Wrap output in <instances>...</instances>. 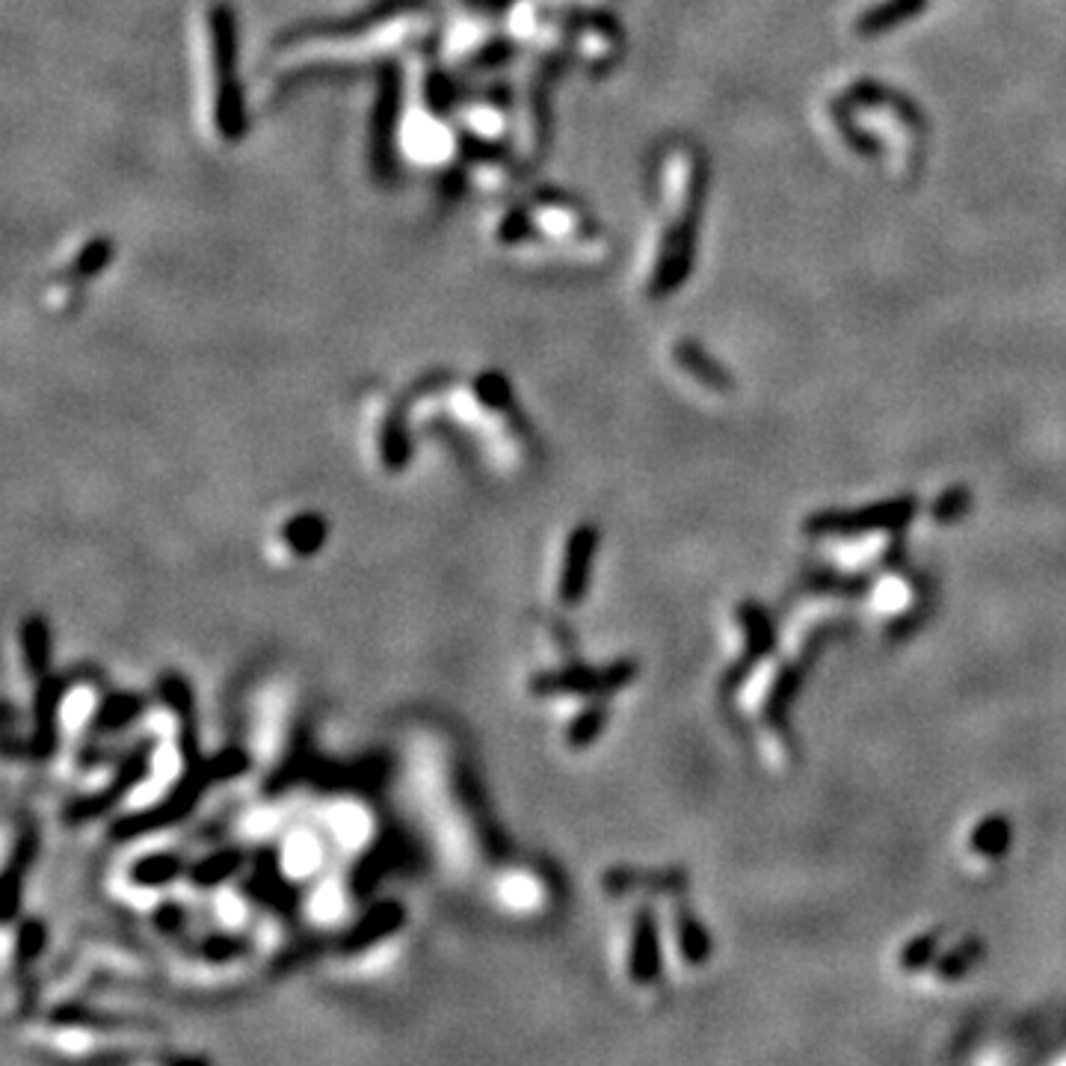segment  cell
Returning <instances> with one entry per match:
<instances>
[{"mask_svg":"<svg viewBox=\"0 0 1066 1066\" xmlns=\"http://www.w3.org/2000/svg\"><path fill=\"white\" fill-rule=\"evenodd\" d=\"M202 42H205V78L199 90L205 92V116L211 119V136L214 140H232L240 131V119H235V99L226 86L232 81V42H228V19L219 7H211L202 19Z\"/></svg>","mask_w":1066,"mask_h":1066,"instance_id":"obj_1","label":"cell"},{"mask_svg":"<svg viewBox=\"0 0 1066 1066\" xmlns=\"http://www.w3.org/2000/svg\"><path fill=\"white\" fill-rule=\"evenodd\" d=\"M211 782H214V779H211L208 773V765L196 761V765H191V770H187V777L175 786V791H172L157 809L122 818V821L113 827V839H131V836H143V832L161 830L166 823L182 821L184 814L193 812V806H196V800H199L202 791H205Z\"/></svg>","mask_w":1066,"mask_h":1066,"instance_id":"obj_2","label":"cell"},{"mask_svg":"<svg viewBox=\"0 0 1066 1066\" xmlns=\"http://www.w3.org/2000/svg\"><path fill=\"white\" fill-rule=\"evenodd\" d=\"M637 673L632 660H619L605 669H590V667H570L557 669V673H536L531 678V694L536 696H590V694H607V690H619L628 685Z\"/></svg>","mask_w":1066,"mask_h":1066,"instance_id":"obj_3","label":"cell"},{"mask_svg":"<svg viewBox=\"0 0 1066 1066\" xmlns=\"http://www.w3.org/2000/svg\"><path fill=\"white\" fill-rule=\"evenodd\" d=\"M152 747H154L152 741L143 744V747H136V750L122 761V768H119L116 777L110 779V786L101 788L99 795L81 797V800L69 803L63 821L65 823L92 821L95 814L107 812L110 806H116V800H122L131 788H136L145 777H148V770H152Z\"/></svg>","mask_w":1066,"mask_h":1066,"instance_id":"obj_4","label":"cell"},{"mask_svg":"<svg viewBox=\"0 0 1066 1066\" xmlns=\"http://www.w3.org/2000/svg\"><path fill=\"white\" fill-rule=\"evenodd\" d=\"M596 549L598 531L593 524H581V527H575V531L570 533L561 570L563 605H578L581 598L587 596L590 570H593V561H596Z\"/></svg>","mask_w":1066,"mask_h":1066,"instance_id":"obj_5","label":"cell"},{"mask_svg":"<svg viewBox=\"0 0 1066 1066\" xmlns=\"http://www.w3.org/2000/svg\"><path fill=\"white\" fill-rule=\"evenodd\" d=\"M407 919V910L398 901H377L362 913V919L352 924L350 933L341 940L344 954H356V951H368L377 942L389 940L391 933L400 931V924Z\"/></svg>","mask_w":1066,"mask_h":1066,"instance_id":"obj_6","label":"cell"},{"mask_svg":"<svg viewBox=\"0 0 1066 1066\" xmlns=\"http://www.w3.org/2000/svg\"><path fill=\"white\" fill-rule=\"evenodd\" d=\"M60 703H63V681L42 678L33 703V738L30 752L37 759H51L57 750V724H60Z\"/></svg>","mask_w":1066,"mask_h":1066,"instance_id":"obj_7","label":"cell"},{"mask_svg":"<svg viewBox=\"0 0 1066 1066\" xmlns=\"http://www.w3.org/2000/svg\"><path fill=\"white\" fill-rule=\"evenodd\" d=\"M628 972L637 984H652L660 972V949H658V927L649 910H643L634 919L632 933V954H628Z\"/></svg>","mask_w":1066,"mask_h":1066,"instance_id":"obj_8","label":"cell"},{"mask_svg":"<svg viewBox=\"0 0 1066 1066\" xmlns=\"http://www.w3.org/2000/svg\"><path fill=\"white\" fill-rule=\"evenodd\" d=\"M910 513H913V504H885L859 515H827V519H818L809 527L812 531H868V527L901 524Z\"/></svg>","mask_w":1066,"mask_h":1066,"instance_id":"obj_9","label":"cell"},{"mask_svg":"<svg viewBox=\"0 0 1066 1066\" xmlns=\"http://www.w3.org/2000/svg\"><path fill=\"white\" fill-rule=\"evenodd\" d=\"M326 533L329 531H326L324 515L299 513L285 524L281 536H285V543H288V549L297 554V557H311V554H317L320 549H324Z\"/></svg>","mask_w":1066,"mask_h":1066,"instance_id":"obj_10","label":"cell"},{"mask_svg":"<svg viewBox=\"0 0 1066 1066\" xmlns=\"http://www.w3.org/2000/svg\"><path fill=\"white\" fill-rule=\"evenodd\" d=\"M184 874V862L178 853H152V857L136 859L131 865V883L143 885V889H161V885L172 883Z\"/></svg>","mask_w":1066,"mask_h":1066,"instance_id":"obj_11","label":"cell"},{"mask_svg":"<svg viewBox=\"0 0 1066 1066\" xmlns=\"http://www.w3.org/2000/svg\"><path fill=\"white\" fill-rule=\"evenodd\" d=\"M21 655L28 660L30 676L45 678L51 667V632L42 616H30L21 623Z\"/></svg>","mask_w":1066,"mask_h":1066,"instance_id":"obj_12","label":"cell"},{"mask_svg":"<svg viewBox=\"0 0 1066 1066\" xmlns=\"http://www.w3.org/2000/svg\"><path fill=\"white\" fill-rule=\"evenodd\" d=\"M240 865H244V850L226 848V850H217V853H211V857L199 859L196 865L187 868V877H191L196 885H202V889H214V885L226 883L228 877L235 874Z\"/></svg>","mask_w":1066,"mask_h":1066,"instance_id":"obj_13","label":"cell"},{"mask_svg":"<svg viewBox=\"0 0 1066 1066\" xmlns=\"http://www.w3.org/2000/svg\"><path fill=\"white\" fill-rule=\"evenodd\" d=\"M143 715V699L136 694H113L107 696L104 703L95 708L92 715V724L99 732H116V729H125Z\"/></svg>","mask_w":1066,"mask_h":1066,"instance_id":"obj_14","label":"cell"},{"mask_svg":"<svg viewBox=\"0 0 1066 1066\" xmlns=\"http://www.w3.org/2000/svg\"><path fill=\"white\" fill-rule=\"evenodd\" d=\"M605 724H607V705L605 703L587 705V708L572 720L570 729H566V744L575 747V750H584V747H590V744L596 741L598 735H602Z\"/></svg>","mask_w":1066,"mask_h":1066,"instance_id":"obj_15","label":"cell"},{"mask_svg":"<svg viewBox=\"0 0 1066 1066\" xmlns=\"http://www.w3.org/2000/svg\"><path fill=\"white\" fill-rule=\"evenodd\" d=\"M972 844L981 857H1002L1011 844V823L1004 818H986L984 823H977Z\"/></svg>","mask_w":1066,"mask_h":1066,"instance_id":"obj_16","label":"cell"},{"mask_svg":"<svg viewBox=\"0 0 1066 1066\" xmlns=\"http://www.w3.org/2000/svg\"><path fill=\"white\" fill-rule=\"evenodd\" d=\"M678 945H681V954L690 963H703L708 957V936L699 927L694 915H678Z\"/></svg>","mask_w":1066,"mask_h":1066,"instance_id":"obj_17","label":"cell"},{"mask_svg":"<svg viewBox=\"0 0 1066 1066\" xmlns=\"http://www.w3.org/2000/svg\"><path fill=\"white\" fill-rule=\"evenodd\" d=\"M205 765H208V773L214 782H228V779L240 777V773L249 770V759H246L244 750H223Z\"/></svg>","mask_w":1066,"mask_h":1066,"instance_id":"obj_18","label":"cell"},{"mask_svg":"<svg viewBox=\"0 0 1066 1066\" xmlns=\"http://www.w3.org/2000/svg\"><path fill=\"white\" fill-rule=\"evenodd\" d=\"M42 945H45V927L39 922H24L21 924V931H19V960L21 963H28V960H33L42 951Z\"/></svg>","mask_w":1066,"mask_h":1066,"instance_id":"obj_19","label":"cell"},{"mask_svg":"<svg viewBox=\"0 0 1066 1066\" xmlns=\"http://www.w3.org/2000/svg\"><path fill=\"white\" fill-rule=\"evenodd\" d=\"M977 954H981V949L977 945H963V949L957 951V954H951L945 963H942V975L945 977H954V975H960V968L966 966L968 960H975Z\"/></svg>","mask_w":1066,"mask_h":1066,"instance_id":"obj_20","label":"cell"},{"mask_svg":"<svg viewBox=\"0 0 1066 1066\" xmlns=\"http://www.w3.org/2000/svg\"><path fill=\"white\" fill-rule=\"evenodd\" d=\"M285 862L294 871H306V868L315 865V850H311V844L306 848V839H294V850H290V857Z\"/></svg>","mask_w":1066,"mask_h":1066,"instance_id":"obj_21","label":"cell"},{"mask_svg":"<svg viewBox=\"0 0 1066 1066\" xmlns=\"http://www.w3.org/2000/svg\"><path fill=\"white\" fill-rule=\"evenodd\" d=\"M202 954L208 960H228V957H235L237 954V942L235 940H223V936H217V940H208L205 942V949H202Z\"/></svg>","mask_w":1066,"mask_h":1066,"instance_id":"obj_22","label":"cell"},{"mask_svg":"<svg viewBox=\"0 0 1066 1066\" xmlns=\"http://www.w3.org/2000/svg\"><path fill=\"white\" fill-rule=\"evenodd\" d=\"M154 922H157V927H161V931L175 933V931H178V927H182V922H184L182 906H175V904L161 906V910H157V915H154Z\"/></svg>","mask_w":1066,"mask_h":1066,"instance_id":"obj_23","label":"cell"},{"mask_svg":"<svg viewBox=\"0 0 1066 1066\" xmlns=\"http://www.w3.org/2000/svg\"><path fill=\"white\" fill-rule=\"evenodd\" d=\"M933 949H936V940H933V936H922V940L910 945L904 963L906 966H915V963H922V960H931Z\"/></svg>","mask_w":1066,"mask_h":1066,"instance_id":"obj_24","label":"cell"}]
</instances>
